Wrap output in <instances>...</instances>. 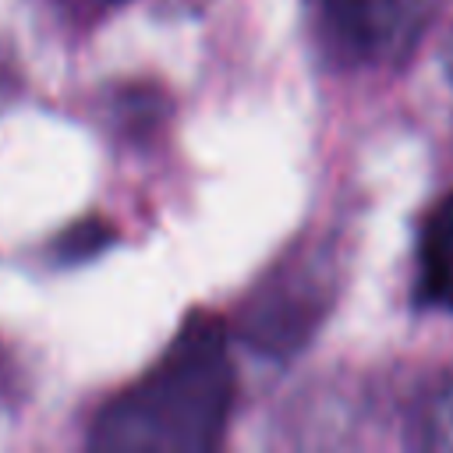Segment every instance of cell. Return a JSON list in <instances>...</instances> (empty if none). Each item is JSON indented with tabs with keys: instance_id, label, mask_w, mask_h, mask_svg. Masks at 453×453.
I'll return each instance as SVG.
<instances>
[{
	"instance_id": "1",
	"label": "cell",
	"mask_w": 453,
	"mask_h": 453,
	"mask_svg": "<svg viewBox=\"0 0 453 453\" xmlns=\"http://www.w3.org/2000/svg\"><path fill=\"white\" fill-rule=\"evenodd\" d=\"M234 386L226 322L195 311L159 361L96 414L88 446L103 453H205L223 439Z\"/></svg>"
},
{
	"instance_id": "2",
	"label": "cell",
	"mask_w": 453,
	"mask_h": 453,
	"mask_svg": "<svg viewBox=\"0 0 453 453\" xmlns=\"http://www.w3.org/2000/svg\"><path fill=\"white\" fill-rule=\"evenodd\" d=\"M336 287V265L326 248H301L283 255L241 301V340L262 357H294L326 322Z\"/></svg>"
},
{
	"instance_id": "3",
	"label": "cell",
	"mask_w": 453,
	"mask_h": 453,
	"mask_svg": "<svg viewBox=\"0 0 453 453\" xmlns=\"http://www.w3.org/2000/svg\"><path fill=\"white\" fill-rule=\"evenodd\" d=\"M308 21L329 64H375L396 46L407 0H308Z\"/></svg>"
},
{
	"instance_id": "4",
	"label": "cell",
	"mask_w": 453,
	"mask_h": 453,
	"mask_svg": "<svg viewBox=\"0 0 453 453\" xmlns=\"http://www.w3.org/2000/svg\"><path fill=\"white\" fill-rule=\"evenodd\" d=\"M414 304L453 311V191H446L418 226Z\"/></svg>"
},
{
	"instance_id": "5",
	"label": "cell",
	"mask_w": 453,
	"mask_h": 453,
	"mask_svg": "<svg viewBox=\"0 0 453 453\" xmlns=\"http://www.w3.org/2000/svg\"><path fill=\"white\" fill-rule=\"evenodd\" d=\"M418 446L432 453H453V379L442 382L418 411Z\"/></svg>"
},
{
	"instance_id": "6",
	"label": "cell",
	"mask_w": 453,
	"mask_h": 453,
	"mask_svg": "<svg viewBox=\"0 0 453 453\" xmlns=\"http://www.w3.org/2000/svg\"><path fill=\"white\" fill-rule=\"evenodd\" d=\"M113 226L106 219H78L71 223L67 230H60L50 244V255L64 265H74V262H85L92 255H99L106 244H113Z\"/></svg>"
},
{
	"instance_id": "7",
	"label": "cell",
	"mask_w": 453,
	"mask_h": 453,
	"mask_svg": "<svg viewBox=\"0 0 453 453\" xmlns=\"http://www.w3.org/2000/svg\"><path fill=\"white\" fill-rule=\"evenodd\" d=\"M442 64H446V71H449V78H453V28H449V35H446V42H442Z\"/></svg>"
}]
</instances>
